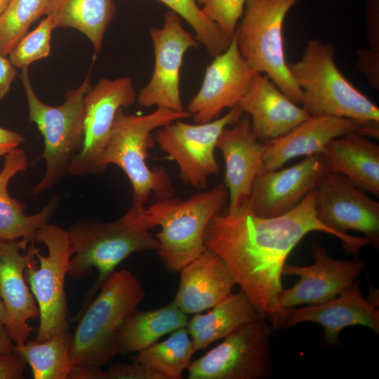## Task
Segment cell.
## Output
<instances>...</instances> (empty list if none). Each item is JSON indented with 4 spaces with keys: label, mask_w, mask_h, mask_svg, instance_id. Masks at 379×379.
Returning a JSON list of instances; mask_svg holds the SVG:
<instances>
[{
    "label": "cell",
    "mask_w": 379,
    "mask_h": 379,
    "mask_svg": "<svg viewBox=\"0 0 379 379\" xmlns=\"http://www.w3.org/2000/svg\"><path fill=\"white\" fill-rule=\"evenodd\" d=\"M315 198L316 189L288 212L271 218L256 215L248 199L235 210L215 215L206 227V248L223 260L235 284L264 319L280 307L282 270L296 244L315 231L339 239L317 219Z\"/></svg>",
    "instance_id": "6da1fadb"
},
{
    "label": "cell",
    "mask_w": 379,
    "mask_h": 379,
    "mask_svg": "<svg viewBox=\"0 0 379 379\" xmlns=\"http://www.w3.org/2000/svg\"><path fill=\"white\" fill-rule=\"evenodd\" d=\"M151 228L147 209L138 204L112 222L88 220L69 228L73 255L67 274L79 279L88 276L93 268L98 272L82 309L123 260L135 253L157 250L159 242L149 232Z\"/></svg>",
    "instance_id": "7a4b0ae2"
},
{
    "label": "cell",
    "mask_w": 379,
    "mask_h": 379,
    "mask_svg": "<svg viewBox=\"0 0 379 379\" xmlns=\"http://www.w3.org/2000/svg\"><path fill=\"white\" fill-rule=\"evenodd\" d=\"M99 290L73 320L78 321L71 335L74 366L101 368L119 354V326L145 296L139 280L126 269L114 271Z\"/></svg>",
    "instance_id": "3957f363"
},
{
    "label": "cell",
    "mask_w": 379,
    "mask_h": 379,
    "mask_svg": "<svg viewBox=\"0 0 379 379\" xmlns=\"http://www.w3.org/2000/svg\"><path fill=\"white\" fill-rule=\"evenodd\" d=\"M191 117L185 110L174 112L157 107L145 115H131L119 108L115 115L102 155L105 167L119 166L129 179L133 189V204L145 206L154 193L159 199L173 197L174 188L164 166L149 168L146 164L147 150L156 145L152 131L178 119Z\"/></svg>",
    "instance_id": "277c9868"
},
{
    "label": "cell",
    "mask_w": 379,
    "mask_h": 379,
    "mask_svg": "<svg viewBox=\"0 0 379 379\" xmlns=\"http://www.w3.org/2000/svg\"><path fill=\"white\" fill-rule=\"evenodd\" d=\"M335 53L331 44L311 39L300 60L288 64L291 78L302 93V107L310 117L379 122L378 107L342 74L335 63Z\"/></svg>",
    "instance_id": "5b68a950"
},
{
    "label": "cell",
    "mask_w": 379,
    "mask_h": 379,
    "mask_svg": "<svg viewBox=\"0 0 379 379\" xmlns=\"http://www.w3.org/2000/svg\"><path fill=\"white\" fill-rule=\"evenodd\" d=\"M227 198V187L219 184L185 200L171 197L147 208L152 228L161 227L155 234L159 242L156 252L168 271L180 272L206 250V227L222 211Z\"/></svg>",
    "instance_id": "8992f818"
},
{
    "label": "cell",
    "mask_w": 379,
    "mask_h": 379,
    "mask_svg": "<svg viewBox=\"0 0 379 379\" xmlns=\"http://www.w3.org/2000/svg\"><path fill=\"white\" fill-rule=\"evenodd\" d=\"M20 78L27 96L29 120L36 125L44 142L40 157L46 161V171L29 192L36 196L55 187L68 174L70 162L83 143L84 97L92 86L88 75L77 88L65 93L62 105L50 106L36 95L27 67L22 68Z\"/></svg>",
    "instance_id": "52a82bcc"
},
{
    "label": "cell",
    "mask_w": 379,
    "mask_h": 379,
    "mask_svg": "<svg viewBox=\"0 0 379 379\" xmlns=\"http://www.w3.org/2000/svg\"><path fill=\"white\" fill-rule=\"evenodd\" d=\"M300 0H246L235 36L248 65L267 75L291 100L299 105L302 93L285 60L283 25L289 10Z\"/></svg>",
    "instance_id": "ba28073f"
},
{
    "label": "cell",
    "mask_w": 379,
    "mask_h": 379,
    "mask_svg": "<svg viewBox=\"0 0 379 379\" xmlns=\"http://www.w3.org/2000/svg\"><path fill=\"white\" fill-rule=\"evenodd\" d=\"M34 240L44 244L48 251L43 255L34 246L25 270L39 310V326L34 340L44 342L69 330L65 277L73 252L67 231L55 224L44 225L36 232Z\"/></svg>",
    "instance_id": "9c48e42d"
},
{
    "label": "cell",
    "mask_w": 379,
    "mask_h": 379,
    "mask_svg": "<svg viewBox=\"0 0 379 379\" xmlns=\"http://www.w3.org/2000/svg\"><path fill=\"white\" fill-rule=\"evenodd\" d=\"M317 219L335 232L348 255L357 258L362 247H379V203L346 176L330 172L316 188Z\"/></svg>",
    "instance_id": "30bf717a"
},
{
    "label": "cell",
    "mask_w": 379,
    "mask_h": 379,
    "mask_svg": "<svg viewBox=\"0 0 379 379\" xmlns=\"http://www.w3.org/2000/svg\"><path fill=\"white\" fill-rule=\"evenodd\" d=\"M273 329L266 319L241 324L224 340L191 361L189 379H263L272 371L270 338Z\"/></svg>",
    "instance_id": "8fae6325"
},
{
    "label": "cell",
    "mask_w": 379,
    "mask_h": 379,
    "mask_svg": "<svg viewBox=\"0 0 379 379\" xmlns=\"http://www.w3.org/2000/svg\"><path fill=\"white\" fill-rule=\"evenodd\" d=\"M243 112L235 106L222 117L204 124H191L175 120L154 134L156 142L180 168L185 185L207 188L208 179L219 172L214 151L223 128L237 123Z\"/></svg>",
    "instance_id": "7c38bea8"
},
{
    "label": "cell",
    "mask_w": 379,
    "mask_h": 379,
    "mask_svg": "<svg viewBox=\"0 0 379 379\" xmlns=\"http://www.w3.org/2000/svg\"><path fill=\"white\" fill-rule=\"evenodd\" d=\"M137 94L129 77L101 79L84 97V140L72 158L68 174L86 176L102 173V155L116 113L136 100Z\"/></svg>",
    "instance_id": "4fadbf2b"
},
{
    "label": "cell",
    "mask_w": 379,
    "mask_h": 379,
    "mask_svg": "<svg viewBox=\"0 0 379 379\" xmlns=\"http://www.w3.org/2000/svg\"><path fill=\"white\" fill-rule=\"evenodd\" d=\"M180 16L173 11L164 15L161 27H152L149 34L154 51V67L149 83L139 91L140 107L185 111L180 97V72L183 57L190 48L198 49L194 35L184 29Z\"/></svg>",
    "instance_id": "5bb4252c"
},
{
    "label": "cell",
    "mask_w": 379,
    "mask_h": 379,
    "mask_svg": "<svg viewBox=\"0 0 379 379\" xmlns=\"http://www.w3.org/2000/svg\"><path fill=\"white\" fill-rule=\"evenodd\" d=\"M314 263L307 266L285 264L282 275L298 276V281L279 295V307L316 305L324 303L350 287L364 270L366 262L357 257L335 260L319 242L311 247Z\"/></svg>",
    "instance_id": "9a60e30c"
},
{
    "label": "cell",
    "mask_w": 379,
    "mask_h": 379,
    "mask_svg": "<svg viewBox=\"0 0 379 379\" xmlns=\"http://www.w3.org/2000/svg\"><path fill=\"white\" fill-rule=\"evenodd\" d=\"M268 319L273 331L302 322L317 323L324 328L329 345L337 344L340 333L348 326H363L379 333L378 307L362 297L357 281L324 303L296 309L280 307Z\"/></svg>",
    "instance_id": "2e32d148"
},
{
    "label": "cell",
    "mask_w": 379,
    "mask_h": 379,
    "mask_svg": "<svg viewBox=\"0 0 379 379\" xmlns=\"http://www.w3.org/2000/svg\"><path fill=\"white\" fill-rule=\"evenodd\" d=\"M213 58L199 90L187 106L196 124L211 121L225 109L237 106L257 72L241 55L235 34L228 48Z\"/></svg>",
    "instance_id": "e0dca14e"
},
{
    "label": "cell",
    "mask_w": 379,
    "mask_h": 379,
    "mask_svg": "<svg viewBox=\"0 0 379 379\" xmlns=\"http://www.w3.org/2000/svg\"><path fill=\"white\" fill-rule=\"evenodd\" d=\"M330 172L321 153L307 156L288 168L261 173L253 183L249 197L254 213L271 218L288 212Z\"/></svg>",
    "instance_id": "ac0fdd59"
},
{
    "label": "cell",
    "mask_w": 379,
    "mask_h": 379,
    "mask_svg": "<svg viewBox=\"0 0 379 379\" xmlns=\"http://www.w3.org/2000/svg\"><path fill=\"white\" fill-rule=\"evenodd\" d=\"M350 133L378 138L379 122L319 115L310 117L284 135L265 142L262 172L282 168L290 159L321 154L334 138Z\"/></svg>",
    "instance_id": "d6986e66"
},
{
    "label": "cell",
    "mask_w": 379,
    "mask_h": 379,
    "mask_svg": "<svg viewBox=\"0 0 379 379\" xmlns=\"http://www.w3.org/2000/svg\"><path fill=\"white\" fill-rule=\"evenodd\" d=\"M0 239V296L7 312L5 330L18 345L25 343L34 328L28 321L39 317L34 295L25 281V270L34 254V244Z\"/></svg>",
    "instance_id": "ffe728a7"
},
{
    "label": "cell",
    "mask_w": 379,
    "mask_h": 379,
    "mask_svg": "<svg viewBox=\"0 0 379 379\" xmlns=\"http://www.w3.org/2000/svg\"><path fill=\"white\" fill-rule=\"evenodd\" d=\"M216 148L225 162L224 185L230 200L227 211H233L248 200L253 183L262 172L265 143L255 138L250 117L243 114L237 123L223 128Z\"/></svg>",
    "instance_id": "44dd1931"
},
{
    "label": "cell",
    "mask_w": 379,
    "mask_h": 379,
    "mask_svg": "<svg viewBox=\"0 0 379 379\" xmlns=\"http://www.w3.org/2000/svg\"><path fill=\"white\" fill-rule=\"evenodd\" d=\"M237 106L250 117L255 138L264 143L284 135L310 117L260 72L254 74Z\"/></svg>",
    "instance_id": "7402d4cb"
},
{
    "label": "cell",
    "mask_w": 379,
    "mask_h": 379,
    "mask_svg": "<svg viewBox=\"0 0 379 379\" xmlns=\"http://www.w3.org/2000/svg\"><path fill=\"white\" fill-rule=\"evenodd\" d=\"M173 302L186 314L209 310L230 293L235 281L223 260L206 249L180 271Z\"/></svg>",
    "instance_id": "603a6c76"
},
{
    "label": "cell",
    "mask_w": 379,
    "mask_h": 379,
    "mask_svg": "<svg viewBox=\"0 0 379 379\" xmlns=\"http://www.w3.org/2000/svg\"><path fill=\"white\" fill-rule=\"evenodd\" d=\"M4 157V163L0 171V239H20L34 244L36 232L48 223L57 208L58 200L53 198L38 213L26 215L24 213L25 205L11 197L8 186L16 174L27 169V154L18 147Z\"/></svg>",
    "instance_id": "cb8c5ba5"
},
{
    "label": "cell",
    "mask_w": 379,
    "mask_h": 379,
    "mask_svg": "<svg viewBox=\"0 0 379 379\" xmlns=\"http://www.w3.org/2000/svg\"><path fill=\"white\" fill-rule=\"evenodd\" d=\"M331 172L346 176L359 190L379 196V145L350 133L333 139L321 153Z\"/></svg>",
    "instance_id": "d4e9b609"
},
{
    "label": "cell",
    "mask_w": 379,
    "mask_h": 379,
    "mask_svg": "<svg viewBox=\"0 0 379 379\" xmlns=\"http://www.w3.org/2000/svg\"><path fill=\"white\" fill-rule=\"evenodd\" d=\"M206 313H197L187 321L189 333L196 351L225 338L243 324L261 317L241 291L230 293Z\"/></svg>",
    "instance_id": "484cf974"
},
{
    "label": "cell",
    "mask_w": 379,
    "mask_h": 379,
    "mask_svg": "<svg viewBox=\"0 0 379 379\" xmlns=\"http://www.w3.org/2000/svg\"><path fill=\"white\" fill-rule=\"evenodd\" d=\"M188 317L172 301L152 310L137 309L121 323L117 331L119 354L138 352L162 336L175 330L186 327Z\"/></svg>",
    "instance_id": "4316f807"
},
{
    "label": "cell",
    "mask_w": 379,
    "mask_h": 379,
    "mask_svg": "<svg viewBox=\"0 0 379 379\" xmlns=\"http://www.w3.org/2000/svg\"><path fill=\"white\" fill-rule=\"evenodd\" d=\"M115 11L113 0H48L45 14L55 28L71 27L83 33L98 54Z\"/></svg>",
    "instance_id": "83f0119b"
},
{
    "label": "cell",
    "mask_w": 379,
    "mask_h": 379,
    "mask_svg": "<svg viewBox=\"0 0 379 379\" xmlns=\"http://www.w3.org/2000/svg\"><path fill=\"white\" fill-rule=\"evenodd\" d=\"M71 335L65 331L44 342L27 340L14 346V352L32 368L34 379H68L73 368Z\"/></svg>",
    "instance_id": "f1b7e54d"
},
{
    "label": "cell",
    "mask_w": 379,
    "mask_h": 379,
    "mask_svg": "<svg viewBox=\"0 0 379 379\" xmlns=\"http://www.w3.org/2000/svg\"><path fill=\"white\" fill-rule=\"evenodd\" d=\"M196 352L186 327H182L173 331L165 340L154 343L131 358L164 379H181Z\"/></svg>",
    "instance_id": "f546056e"
},
{
    "label": "cell",
    "mask_w": 379,
    "mask_h": 379,
    "mask_svg": "<svg viewBox=\"0 0 379 379\" xmlns=\"http://www.w3.org/2000/svg\"><path fill=\"white\" fill-rule=\"evenodd\" d=\"M48 0H10L0 15V52L8 55L34 21L45 14Z\"/></svg>",
    "instance_id": "4dcf8cb0"
},
{
    "label": "cell",
    "mask_w": 379,
    "mask_h": 379,
    "mask_svg": "<svg viewBox=\"0 0 379 379\" xmlns=\"http://www.w3.org/2000/svg\"><path fill=\"white\" fill-rule=\"evenodd\" d=\"M187 21L194 37L212 57L222 53L231 40L201 11L195 0H159Z\"/></svg>",
    "instance_id": "1f68e13d"
},
{
    "label": "cell",
    "mask_w": 379,
    "mask_h": 379,
    "mask_svg": "<svg viewBox=\"0 0 379 379\" xmlns=\"http://www.w3.org/2000/svg\"><path fill=\"white\" fill-rule=\"evenodd\" d=\"M54 28L51 18L46 15L34 29L27 33L8 55L13 66L22 69L48 57Z\"/></svg>",
    "instance_id": "d6a6232c"
},
{
    "label": "cell",
    "mask_w": 379,
    "mask_h": 379,
    "mask_svg": "<svg viewBox=\"0 0 379 379\" xmlns=\"http://www.w3.org/2000/svg\"><path fill=\"white\" fill-rule=\"evenodd\" d=\"M202 13L232 39L244 9L246 0H195Z\"/></svg>",
    "instance_id": "836d02e7"
},
{
    "label": "cell",
    "mask_w": 379,
    "mask_h": 379,
    "mask_svg": "<svg viewBox=\"0 0 379 379\" xmlns=\"http://www.w3.org/2000/svg\"><path fill=\"white\" fill-rule=\"evenodd\" d=\"M133 361L131 364L116 363L106 371L101 368L98 379H164L154 370Z\"/></svg>",
    "instance_id": "e575fe53"
},
{
    "label": "cell",
    "mask_w": 379,
    "mask_h": 379,
    "mask_svg": "<svg viewBox=\"0 0 379 379\" xmlns=\"http://www.w3.org/2000/svg\"><path fill=\"white\" fill-rule=\"evenodd\" d=\"M357 67L366 77L368 84L379 89V51L371 48L357 51Z\"/></svg>",
    "instance_id": "d590c367"
},
{
    "label": "cell",
    "mask_w": 379,
    "mask_h": 379,
    "mask_svg": "<svg viewBox=\"0 0 379 379\" xmlns=\"http://www.w3.org/2000/svg\"><path fill=\"white\" fill-rule=\"evenodd\" d=\"M365 18L369 48L379 51V0H366Z\"/></svg>",
    "instance_id": "8d00e7d4"
},
{
    "label": "cell",
    "mask_w": 379,
    "mask_h": 379,
    "mask_svg": "<svg viewBox=\"0 0 379 379\" xmlns=\"http://www.w3.org/2000/svg\"><path fill=\"white\" fill-rule=\"evenodd\" d=\"M26 362L18 354L0 352V379H21Z\"/></svg>",
    "instance_id": "74e56055"
},
{
    "label": "cell",
    "mask_w": 379,
    "mask_h": 379,
    "mask_svg": "<svg viewBox=\"0 0 379 379\" xmlns=\"http://www.w3.org/2000/svg\"><path fill=\"white\" fill-rule=\"evenodd\" d=\"M16 74L15 67L10 60L0 52V100L9 92Z\"/></svg>",
    "instance_id": "f35d334b"
},
{
    "label": "cell",
    "mask_w": 379,
    "mask_h": 379,
    "mask_svg": "<svg viewBox=\"0 0 379 379\" xmlns=\"http://www.w3.org/2000/svg\"><path fill=\"white\" fill-rule=\"evenodd\" d=\"M25 138L19 133L0 127V157H4L23 142Z\"/></svg>",
    "instance_id": "ab89813d"
},
{
    "label": "cell",
    "mask_w": 379,
    "mask_h": 379,
    "mask_svg": "<svg viewBox=\"0 0 379 379\" xmlns=\"http://www.w3.org/2000/svg\"><path fill=\"white\" fill-rule=\"evenodd\" d=\"M14 343L11 340L5 329H0V352L13 353L14 352Z\"/></svg>",
    "instance_id": "60d3db41"
},
{
    "label": "cell",
    "mask_w": 379,
    "mask_h": 379,
    "mask_svg": "<svg viewBox=\"0 0 379 379\" xmlns=\"http://www.w3.org/2000/svg\"><path fill=\"white\" fill-rule=\"evenodd\" d=\"M7 321V312L4 303L0 296V329H5Z\"/></svg>",
    "instance_id": "b9f144b4"
},
{
    "label": "cell",
    "mask_w": 379,
    "mask_h": 379,
    "mask_svg": "<svg viewBox=\"0 0 379 379\" xmlns=\"http://www.w3.org/2000/svg\"><path fill=\"white\" fill-rule=\"evenodd\" d=\"M10 0H0V15L7 7Z\"/></svg>",
    "instance_id": "7bdbcfd3"
}]
</instances>
